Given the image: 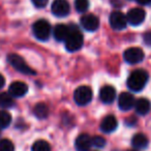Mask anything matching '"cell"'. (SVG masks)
<instances>
[{"label": "cell", "instance_id": "cell-20", "mask_svg": "<svg viewBox=\"0 0 151 151\" xmlns=\"http://www.w3.org/2000/svg\"><path fill=\"white\" fill-rule=\"evenodd\" d=\"M14 106H15L14 97L9 92L0 93V107L3 109H11Z\"/></svg>", "mask_w": 151, "mask_h": 151}, {"label": "cell", "instance_id": "cell-6", "mask_svg": "<svg viewBox=\"0 0 151 151\" xmlns=\"http://www.w3.org/2000/svg\"><path fill=\"white\" fill-rule=\"evenodd\" d=\"M144 51L141 48H137V47L126 49L123 53L124 61L129 63V64H137V63L141 62L144 59Z\"/></svg>", "mask_w": 151, "mask_h": 151}, {"label": "cell", "instance_id": "cell-27", "mask_svg": "<svg viewBox=\"0 0 151 151\" xmlns=\"http://www.w3.org/2000/svg\"><path fill=\"white\" fill-rule=\"evenodd\" d=\"M4 84H5V79H4V77L0 73V90L4 87Z\"/></svg>", "mask_w": 151, "mask_h": 151}, {"label": "cell", "instance_id": "cell-9", "mask_svg": "<svg viewBox=\"0 0 151 151\" xmlns=\"http://www.w3.org/2000/svg\"><path fill=\"white\" fill-rule=\"evenodd\" d=\"M146 18V13L144 9H140V7H134L126 15V19H127V23H129L132 26H139L145 21Z\"/></svg>", "mask_w": 151, "mask_h": 151}, {"label": "cell", "instance_id": "cell-22", "mask_svg": "<svg viewBox=\"0 0 151 151\" xmlns=\"http://www.w3.org/2000/svg\"><path fill=\"white\" fill-rule=\"evenodd\" d=\"M12 122V115L5 110L0 111V128H6Z\"/></svg>", "mask_w": 151, "mask_h": 151}, {"label": "cell", "instance_id": "cell-26", "mask_svg": "<svg viewBox=\"0 0 151 151\" xmlns=\"http://www.w3.org/2000/svg\"><path fill=\"white\" fill-rule=\"evenodd\" d=\"M31 1L34 6L37 7V9H42V7L46 6L49 2V0H31Z\"/></svg>", "mask_w": 151, "mask_h": 151}, {"label": "cell", "instance_id": "cell-10", "mask_svg": "<svg viewBox=\"0 0 151 151\" xmlns=\"http://www.w3.org/2000/svg\"><path fill=\"white\" fill-rule=\"evenodd\" d=\"M81 26L87 31H95L99 27V20L92 14L84 15L81 18Z\"/></svg>", "mask_w": 151, "mask_h": 151}, {"label": "cell", "instance_id": "cell-4", "mask_svg": "<svg viewBox=\"0 0 151 151\" xmlns=\"http://www.w3.org/2000/svg\"><path fill=\"white\" fill-rule=\"evenodd\" d=\"M7 61L11 63V65L20 73L24 75H34L35 71L25 62L23 58L18 54H9L7 56Z\"/></svg>", "mask_w": 151, "mask_h": 151}, {"label": "cell", "instance_id": "cell-8", "mask_svg": "<svg viewBox=\"0 0 151 151\" xmlns=\"http://www.w3.org/2000/svg\"><path fill=\"white\" fill-rule=\"evenodd\" d=\"M52 13L54 16L58 18L66 17L70 12V6L67 0H54L52 3Z\"/></svg>", "mask_w": 151, "mask_h": 151}, {"label": "cell", "instance_id": "cell-12", "mask_svg": "<svg viewBox=\"0 0 151 151\" xmlns=\"http://www.w3.org/2000/svg\"><path fill=\"white\" fill-rule=\"evenodd\" d=\"M116 99V90L113 86L106 85L99 90V99L104 104H112Z\"/></svg>", "mask_w": 151, "mask_h": 151}, {"label": "cell", "instance_id": "cell-1", "mask_svg": "<svg viewBox=\"0 0 151 151\" xmlns=\"http://www.w3.org/2000/svg\"><path fill=\"white\" fill-rule=\"evenodd\" d=\"M148 73L144 69H137L129 75L127 79V87L132 92H139L144 89L148 82Z\"/></svg>", "mask_w": 151, "mask_h": 151}, {"label": "cell", "instance_id": "cell-11", "mask_svg": "<svg viewBox=\"0 0 151 151\" xmlns=\"http://www.w3.org/2000/svg\"><path fill=\"white\" fill-rule=\"evenodd\" d=\"M134 97L129 92H122L118 96V106L122 111H129L134 107Z\"/></svg>", "mask_w": 151, "mask_h": 151}, {"label": "cell", "instance_id": "cell-29", "mask_svg": "<svg viewBox=\"0 0 151 151\" xmlns=\"http://www.w3.org/2000/svg\"><path fill=\"white\" fill-rule=\"evenodd\" d=\"M128 151H138L137 149H132V150H128Z\"/></svg>", "mask_w": 151, "mask_h": 151}, {"label": "cell", "instance_id": "cell-3", "mask_svg": "<svg viewBox=\"0 0 151 151\" xmlns=\"http://www.w3.org/2000/svg\"><path fill=\"white\" fill-rule=\"evenodd\" d=\"M32 31L33 34L38 40H48L51 36V25L46 20H37L35 23L32 25Z\"/></svg>", "mask_w": 151, "mask_h": 151}, {"label": "cell", "instance_id": "cell-16", "mask_svg": "<svg viewBox=\"0 0 151 151\" xmlns=\"http://www.w3.org/2000/svg\"><path fill=\"white\" fill-rule=\"evenodd\" d=\"M69 32H70V27L64 25V24H58L55 26L54 30H53V35L57 42H65Z\"/></svg>", "mask_w": 151, "mask_h": 151}, {"label": "cell", "instance_id": "cell-5", "mask_svg": "<svg viewBox=\"0 0 151 151\" xmlns=\"http://www.w3.org/2000/svg\"><path fill=\"white\" fill-rule=\"evenodd\" d=\"M93 93L90 87L80 86L73 92V99L79 106H86L92 101Z\"/></svg>", "mask_w": 151, "mask_h": 151}, {"label": "cell", "instance_id": "cell-23", "mask_svg": "<svg viewBox=\"0 0 151 151\" xmlns=\"http://www.w3.org/2000/svg\"><path fill=\"white\" fill-rule=\"evenodd\" d=\"M75 7L79 13H85L89 9V0H75Z\"/></svg>", "mask_w": 151, "mask_h": 151}, {"label": "cell", "instance_id": "cell-14", "mask_svg": "<svg viewBox=\"0 0 151 151\" xmlns=\"http://www.w3.org/2000/svg\"><path fill=\"white\" fill-rule=\"evenodd\" d=\"M118 121L114 115H108L101 120V130L106 134L113 132L117 128Z\"/></svg>", "mask_w": 151, "mask_h": 151}, {"label": "cell", "instance_id": "cell-19", "mask_svg": "<svg viewBox=\"0 0 151 151\" xmlns=\"http://www.w3.org/2000/svg\"><path fill=\"white\" fill-rule=\"evenodd\" d=\"M33 113L38 119H45V118H47L49 115V108L46 104L38 103L34 106Z\"/></svg>", "mask_w": 151, "mask_h": 151}, {"label": "cell", "instance_id": "cell-18", "mask_svg": "<svg viewBox=\"0 0 151 151\" xmlns=\"http://www.w3.org/2000/svg\"><path fill=\"white\" fill-rule=\"evenodd\" d=\"M148 143H149L148 138L144 134H137L132 139V147H134V149H137V150L145 149L148 146Z\"/></svg>", "mask_w": 151, "mask_h": 151}, {"label": "cell", "instance_id": "cell-21", "mask_svg": "<svg viewBox=\"0 0 151 151\" xmlns=\"http://www.w3.org/2000/svg\"><path fill=\"white\" fill-rule=\"evenodd\" d=\"M31 151H51V146L47 141L37 140L32 145Z\"/></svg>", "mask_w": 151, "mask_h": 151}, {"label": "cell", "instance_id": "cell-13", "mask_svg": "<svg viewBox=\"0 0 151 151\" xmlns=\"http://www.w3.org/2000/svg\"><path fill=\"white\" fill-rule=\"evenodd\" d=\"M28 92V86L24 82H13L9 88V93L13 97H22Z\"/></svg>", "mask_w": 151, "mask_h": 151}, {"label": "cell", "instance_id": "cell-24", "mask_svg": "<svg viewBox=\"0 0 151 151\" xmlns=\"http://www.w3.org/2000/svg\"><path fill=\"white\" fill-rule=\"evenodd\" d=\"M0 151H15V146L13 142L9 139L0 140Z\"/></svg>", "mask_w": 151, "mask_h": 151}, {"label": "cell", "instance_id": "cell-28", "mask_svg": "<svg viewBox=\"0 0 151 151\" xmlns=\"http://www.w3.org/2000/svg\"><path fill=\"white\" fill-rule=\"evenodd\" d=\"M136 1L142 5H148L151 3V0H136Z\"/></svg>", "mask_w": 151, "mask_h": 151}, {"label": "cell", "instance_id": "cell-2", "mask_svg": "<svg viewBox=\"0 0 151 151\" xmlns=\"http://www.w3.org/2000/svg\"><path fill=\"white\" fill-rule=\"evenodd\" d=\"M65 48L68 52H76L80 50L84 42V38L80 31L77 28L70 27V32L65 40Z\"/></svg>", "mask_w": 151, "mask_h": 151}, {"label": "cell", "instance_id": "cell-17", "mask_svg": "<svg viewBox=\"0 0 151 151\" xmlns=\"http://www.w3.org/2000/svg\"><path fill=\"white\" fill-rule=\"evenodd\" d=\"M151 109V104L147 99H139L134 103V110L139 115H147Z\"/></svg>", "mask_w": 151, "mask_h": 151}, {"label": "cell", "instance_id": "cell-25", "mask_svg": "<svg viewBox=\"0 0 151 151\" xmlns=\"http://www.w3.org/2000/svg\"><path fill=\"white\" fill-rule=\"evenodd\" d=\"M91 144L96 148H103L106 145V140L101 136H94L91 138Z\"/></svg>", "mask_w": 151, "mask_h": 151}, {"label": "cell", "instance_id": "cell-7", "mask_svg": "<svg viewBox=\"0 0 151 151\" xmlns=\"http://www.w3.org/2000/svg\"><path fill=\"white\" fill-rule=\"evenodd\" d=\"M110 25L115 30H123L127 26V19L123 13L119 11L113 12L110 16Z\"/></svg>", "mask_w": 151, "mask_h": 151}, {"label": "cell", "instance_id": "cell-15", "mask_svg": "<svg viewBox=\"0 0 151 151\" xmlns=\"http://www.w3.org/2000/svg\"><path fill=\"white\" fill-rule=\"evenodd\" d=\"M92 146L91 144V137L87 134H81L76 139L75 147L78 151H89L90 147Z\"/></svg>", "mask_w": 151, "mask_h": 151}]
</instances>
